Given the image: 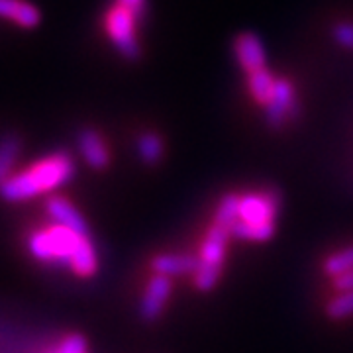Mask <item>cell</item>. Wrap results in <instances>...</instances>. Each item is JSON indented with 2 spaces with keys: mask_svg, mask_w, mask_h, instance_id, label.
I'll return each mask as SVG.
<instances>
[{
  "mask_svg": "<svg viewBox=\"0 0 353 353\" xmlns=\"http://www.w3.org/2000/svg\"><path fill=\"white\" fill-rule=\"evenodd\" d=\"M75 175V165L67 152L51 153L18 175L8 176L0 185V196L8 202H24L59 189Z\"/></svg>",
  "mask_w": 353,
  "mask_h": 353,
  "instance_id": "obj_1",
  "label": "cell"
},
{
  "mask_svg": "<svg viewBox=\"0 0 353 353\" xmlns=\"http://www.w3.org/2000/svg\"><path fill=\"white\" fill-rule=\"evenodd\" d=\"M85 240H88V236H81L59 224H51L48 230L34 232L28 240V248L32 255L43 263L63 265L71 269L77 252Z\"/></svg>",
  "mask_w": 353,
  "mask_h": 353,
  "instance_id": "obj_2",
  "label": "cell"
},
{
  "mask_svg": "<svg viewBox=\"0 0 353 353\" xmlns=\"http://www.w3.org/2000/svg\"><path fill=\"white\" fill-rule=\"evenodd\" d=\"M230 230L220 224H212L208 230L206 238L202 241L201 248V263L194 273V285L202 292H208L216 287L218 279L222 275L224 257H226V245L230 240Z\"/></svg>",
  "mask_w": 353,
  "mask_h": 353,
  "instance_id": "obj_3",
  "label": "cell"
},
{
  "mask_svg": "<svg viewBox=\"0 0 353 353\" xmlns=\"http://www.w3.org/2000/svg\"><path fill=\"white\" fill-rule=\"evenodd\" d=\"M143 22L138 14L132 12L130 8L114 2L104 14V30L106 36L110 38L112 46L122 53L130 61L139 57V41H138V26Z\"/></svg>",
  "mask_w": 353,
  "mask_h": 353,
  "instance_id": "obj_4",
  "label": "cell"
},
{
  "mask_svg": "<svg viewBox=\"0 0 353 353\" xmlns=\"http://www.w3.org/2000/svg\"><path fill=\"white\" fill-rule=\"evenodd\" d=\"M281 206L277 190L267 189L240 196V220L245 224H275Z\"/></svg>",
  "mask_w": 353,
  "mask_h": 353,
  "instance_id": "obj_5",
  "label": "cell"
},
{
  "mask_svg": "<svg viewBox=\"0 0 353 353\" xmlns=\"http://www.w3.org/2000/svg\"><path fill=\"white\" fill-rule=\"evenodd\" d=\"M299 110V101H296V92L289 79L279 77L277 87H275V97L273 101L265 106V122L267 126L279 130L287 122H290Z\"/></svg>",
  "mask_w": 353,
  "mask_h": 353,
  "instance_id": "obj_6",
  "label": "cell"
},
{
  "mask_svg": "<svg viewBox=\"0 0 353 353\" xmlns=\"http://www.w3.org/2000/svg\"><path fill=\"white\" fill-rule=\"evenodd\" d=\"M263 41L257 38L252 32H243L234 39V57L241 67L245 75L255 73L259 69L267 67V57H265Z\"/></svg>",
  "mask_w": 353,
  "mask_h": 353,
  "instance_id": "obj_7",
  "label": "cell"
},
{
  "mask_svg": "<svg viewBox=\"0 0 353 353\" xmlns=\"http://www.w3.org/2000/svg\"><path fill=\"white\" fill-rule=\"evenodd\" d=\"M171 296V277L165 275H153L145 287V292L139 303V314L145 322L157 320L163 314L165 304Z\"/></svg>",
  "mask_w": 353,
  "mask_h": 353,
  "instance_id": "obj_8",
  "label": "cell"
},
{
  "mask_svg": "<svg viewBox=\"0 0 353 353\" xmlns=\"http://www.w3.org/2000/svg\"><path fill=\"white\" fill-rule=\"evenodd\" d=\"M201 259L190 253H161L155 255L152 269L155 275L165 277H181V275H194Z\"/></svg>",
  "mask_w": 353,
  "mask_h": 353,
  "instance_id": "obj_9",
  "label": "cell"
},
{
  "mask_svg": "<svg viewBox=\"0 0 353 353\" xmlns=\"http://www.w3.org/2000/svg\"><path fill=\"white\" fill-rule=\"evenodd\" d=\"M46 210H48V214L53 220V224L69 228V230H73V232L81 234V236H88L87 220L63 196H50L48 202H46Z\"/></svg>",
  "mask_w": 353,
  "mask_h": 353,
  "instance_id": "obj_10",
  "label": "cell"
},
{
  "mask_svg": "<svg viewBox=\"0 0 353 353\" xmlns=\"http://www.w3.org/2000/svg\"><path fill=\"white\" fill-rule=\"evenodd\" d=\"M77 143H79V152L81 155L85 157V161H87L92 169H104L108 161H110V155H108V150H106V143H104V139L101 138V134L99 132H94V130H81L79 132V138H77Z\"/></svg>",
  "mask_w": 353,
  "mask_h": 353,
  "instance_id": "obj_11",
  "label": "cell"
},
{
  "mask_svg": "<svg viewBox=\"0 0 353 353\" xmlns=\"http://www.w3.org/2000/svg\"><path fill=\"white\" fill-rule=\"evenodd\" d=\"M0 18H8L22 28H36L41 22L38 8L26 0H0Z\"/></svg>",
  "mask_w": 353,
  "mask_h": 353,
  "instance_id": "obj_12",
  "label": "cell"
},
{
  "mask_svg": "<svg viewBox=\"0 0 353 353\" xmlns=\"http://www.w3.org/2000/svg\"><path fill=\"white\" fill-rule=\"evenodd\" d=\"M277 79L267 67L265 69H259L255 73H250L248 75V90L253 97V101L261 106H267L269 102L273 101L275 97V87H277Z\"/></svg>",
  "mask_w": 353,
  "mask_h": 353,
  "instance_id": "obj_13",
  "label": "cell"
},
{
  "mask_svg": "<svg viewBox=\"0 0 353 353\" xmlns=\"http://www.w3.org/2000/svg\"><path fill=\"white\" fill-rule=\"evenodd\" d=\"M22 152V139L16 134H8L0 139V185L10 176L14 163Z\"/></svg>",
  "mask_w": 353,
  "mask_h": 353,
  "instance_id": "obj_14",
  "label": "cell"
},
{
  "mask_svg": "<svg viewBox=\"0 0 353 353\" xmlns=\"http://www.w3.org/2000/svg\"><path fill=\"white\" fill-rule=\"evenodd\" d=\"M230 232L234 238H240V240L267 241L275 234V224H245V222L238 220Z\"/></svg>",
  "mask_w": 353,
  "mask_h": 353,
  "instance_id": "obj_15",
  "label": "cell"
},
{
  "mask_svg": "<svg viewBox=\"0 0 353 353\" xmlns=\"http://www.w3.org/2000/svg\"><path fill=\"white\" fill-rule=\"evenodd\" d=\"M238 220H240V194H226L216 208L214 224L232 230Z\"/></svg>",
  "mask_w": 353,
  "mask_h": 353,
  "instance_id": "obj_16",
  "label": "cell"
},
{
  "mask_svg": "<svg viewBox=\"0 0 353 353\" xmlns=\"http://www.w3.org/2000/svg\"><path fill=\"white\" fill-rule=\"evenodd\" d=\"M138 155L143 163H157L163 157V141H161V138L157 134H153V132H145L143 136H139Z\"/></svg>",
  "mask_w": 353,
  "mask_h": 353,
  "instance_id": "obj_17",
  "label": "cell"
},
{
  "mask_svg": "<svg viewBox=\"0 0 353 353\" xmlns=\"http://www.w3.org/2000/svg\"><path fill=\"white\" fill-rule=\"evenodd\" d=\"M350 271H353V245L330 255L328 259L324 261V273L332 279L345 275Z\"/></svg>",
  "mask_w": 353,
  "mask_h": 353,
  "instance_id": "obj_18",
  "label": "cell"
},
{
  "mask_svg": "<svg viewBox=\"0 0 353 353\" xmlns=\"http://www.w3.org/2000/svg\"><path fill=\"white\" fill-rule=\"evenodd\" d=\"M326 314L330 318H334V320H341V318L353 316V290L341 292L334 301H330L328 306H326Z\"/></svg>",
  "mask_w": 353,
  "mask_h": 353,
  "instance_id": "obj_19",
  "label": "cell"
},
{
  "mask_svg": "<svg viewBox=\"0 0 353 353\" xmlns=\"http://www.w3.org/2000/svg\"><path fill=\"white\" fill-rule=\"evenodd\" d=\"M332 38L334 41L345 48V50H353V22H340L332 28Z\"/></svg>",
  "mask_w": 353,
  "mask_h": 353,
  "instance_id": "obj_20",
  "label": "cell"
},
{
  "mask_svg": "<svg viewBox=\"0 0 353 353\" xmlns=\"http://www.w3.org/2000/svg\"><path fill=\"white\" fill-rule=\"evenodd\" d=\"M55 353H87V340L79 334L67 336L59 345Z\"/></svg>",
  "mask_w": 353,
  "mask_h": 353,
  "instance_id": "obj_21",
  "label": "cell"
},
{
  "mask_svg": "<svg viewBox=\"0 0 353 353\" xmlns=\"http://www.w3.org/2000/svg\"><path fill=\"white\" fill-rule=\"evenodd\" d=\"M114 2H118V4L130 8L132 12H136L143 20L148 18V0H114Z\"/></svg>",
  "mask_w": 353,
  "mask_h": 353,
  "instance_id": "obj_22",
  "label": "cell"
},
{
  "mask_svg": "<svg viewBox=\"0 0 353 353\" xmlns=\"http://www.w3.org/2000/svg\"><path fill=\"white\" fill-rule=\"evenodd\" d=\"M334 287H336L338 290H343V292L353 290V271H350V273H345V275H340V277L334 279Z\"/></svg>",
  "mask_w": 353,
  "mask_h": 353,
  "instance_id": "obj_23",
  "label": "cell"
}]
</instances>
